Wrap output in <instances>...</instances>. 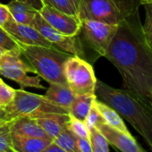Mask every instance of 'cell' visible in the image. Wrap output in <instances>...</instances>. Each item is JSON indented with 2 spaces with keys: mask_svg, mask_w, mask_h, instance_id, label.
Returning a JSON list of instances; mask_svg holds the SVG:
<instances>
[{
  "mask_svg": "<svg viewBox=\"0 0 152 152\" xmlns=\"http://www.w3.org/2000/svg\"><path fill=\"white\" fill-rule=\"evenodd\" d=\"M90 141L92 152H109V143L95 126L90 129Z\"/></svg>",
  "mask_w": 152,
  "mask_h": 152,
  "instance_id": "7402d4cb",
  "label": "cell"
},
{
  "mask_svg": "<svg viewBox=\"0 0 152 152\" xmlns=\"http://www.w3.org/2000/svg\"><path fill=\"white\" fill-rule=\"evenodd\" d=\"M93 105L98 109L99 113L100 114L103 121L108 124L109 126L122 132L124 133H129V130L126 127L123 118L120 116V115L111 107L107 105L106 103L102 102L101 100L96 99Z\"/></svg>",
  "mask_w": 152,
  "mask_h": 152,
  "instance_id": "ac0fdd59",
  "label": "cell"
},
{
  "mask_svg": "<svg viewBox=\"0 0 152 152\" xmlns=\"http://www.w3.org/2000/svg\"><path fill=\"white\" fill-rule=\"evenodd\" d=\"M69 114H48L41 117L35 118L39 125L54 140L69 121Z\"/></svg>",
  "mask_w": 152,
  "mask_h": 152,
  "instance_id": "5bb4252c",
  "label": "cell"
},
{
  "mask_svg": "<svg viewBox=\"0 0 152 152\" xmlns=\"http://www.w3.org/2000/svg\"><path fill=\"white\" fill-rule=\"evenodd\" d=\"M66 126L77 138L90 139V129L87 127L84 121L78 120L70 115Z\"/></svg>",
  "mask_w": 152,
  "mask_h": 152,
  "instance_id": "cb8c5ba5",
  "label": "cell"
},
{
  "mask_svg": "<svg viewBox=\"0 0 152 152\" xmlns=\"http://www.w3.org/2000/svg\"><path fill=\"white\" fill-rule=\"evenodd\" d=\"M19 44L22 56L27 59L38 76L49 84H66L64 76V64L72 55L56 47Z\"/></svg>",
  "mask_w": 152,
  "mask_h": 152,
  "instance_id": "3957f363",
  "label": "cell"
},
{
  "mask_svg": "<svg viewBox=\"0 0 152 152\" xmlns=\"http://www.w3.org/2000/svg\"><path fill=\"white\" fill-rule=\"evenodd\" d=\"M70 2L72 3V5L75 8V10L77 11V15H78V7H79V4H80V0H70Z\"/></svg>",
  "mask_w": 152,
  "mask_h": 152,
  "instance_id": "836d02e7",
  "label": "cell"
},
{
  "mask_svg": "<svg viewBox=\"0 0 152 152\" xmlns=\"http://www.w3.org/2000/svg\"><path fill=\"white\" fill-rule=\"evenodd\" d=\"M145 9V22L142 24L144 37L152 50V2L143 4Z\"/></svg>",
  "mask_w": 152,
  "mask_h": 152,
  "instance_id": "d4e9b609",
  "label": "cell"
},
{
  "mask_svg": "<svg viewBox=\"0 0 152 152\" xmlns=\"http://www.w3.org/2000/svg\"><path fill=\"white\" fill-rule=\"evenodd\" d=\"M77 145L80 152H92L90 139L77 138Z\"/></svg>",
  "mask_w": 152,
  "mask_h": 152,
  "instance_id": "4dcf8cb0",
  "label": "cell"
},
{
  "mask_svg": "<svg viewBox=\"0 0 152 152\" xmlns=\"http://www.w3.org/2000/svg\"><path fill=\"white\" fill-rule=\"evenodd\" d=\"M5 52H6V51H4V50H3L2 48H0V57H1V56H2V55H3V54L5 53Z\"/></svg>",
  "mask_w": 152,
  "mask_h": 152,
  "instance_id": "74e56055",
  "label": "cell"
},
{
  "mask_svg": "<svg viewBox=\"0 0 152 152\" xmlns=\"http://www.w3.org/2000/svg\"><path fill=\"white\" fill-rule=\"evenodd\" d=\"M15 94V90L7 84L0 78V106L6 107L14 99Z\"/></svg>",
  "mask_w": 152,
  "mask_h": 152,
  "instance_id": "83f0119b",
  "label": "cell"
},
{
  "mask_svg": "<svg viewBox=\"0 0 152 152\" xmlns=\"http://www.w3.org/2000/svg\"><path fill=\"white\" fill-rule=\"evenodd\" d=\"M48 114H69L68 109L59 107L45 96L24 91L15 90L13 101L5 107V119L10 122L19 117H41Z\"/></svg>",
  "mask_w": 152,
  "mask_h": 152,
  "instance_id": "5b68a950",
  "label": "cell"
},
{
  "mask_svg": "<svg viewBox=\"0 0 152 152\" xmlns=\"http://www.w3.org/2000/svg\"><path fill=\"white\" fill-rule=\"evenodd\" d=\"M52 141L49 139L25 137L12 133L14 152H42Z\"/></svg>",
  "mask_w": 152,
  "mask_h": 152,
  "instance_id": "9a60e30c",
  "label": "cell"
},
{
  "mask_svg": "<svg viewBox=\"0 0 152 152\" xmlns=\"http://www.w3.org/2000/svg\"><path fill=\"white\" fill-rule=\"evenodd\" d=\"M16 1H21V2L26 3V4L31 6L32 7H34L35 9H37L38 11L39 9H41V7H43V3L41 0H16Z\"/></svg>",
  "mask_w": 152,
  "mask_h": 152,
  "instance_id": "1f68e13d",
  "label": "cell"
},
{
  "mask_svg": "<svg viewBox=\"0 0 152 152\" xmlns=\"http://www.w3.org/2000/svg\"><path fill=\"white\" fill-rule=\"evenodd\" d=\"M150 1H151V2H152V0H150Z\"/></svg>",
  "mask_w": 152,
  "mask_h": 152,
  "instance_id": "f35d334b",
  "label": "cell"
},
{
  "mask_svg": "<svg viewBox=\"0 0 152 152\" xmlns=\"http://www.w3.org/2000/svg\"><path fill=\"white\" fill-rule=\"evenodd\" d=\"M0 75L15 82L22 89L30 87L45 90V87L40 83L39 76H30L27 72L20 68L0 67Z\"/></svg>",
  "mask_w": 152,
  "mask_h": 152,
  "instance_id": "4fadbf2b",
  "label": "cell"
},
{
  "mask_svg": "<svg viewBox=\"0 0 152 152\" xmlns=\"http://www.w3.org/2000/svg\"><path fill=\"white\" fill-rule=\"evenodd\" d=\"M95 95L126 120L152 152V107L131 91L115 89L99 80L97 81Z\"/></svg>",
  "mask_w": 152,
  "mask_h": 152,
  "instance_id": "7a4b0ae2",
  "label": "cell"
},
{
  "mask_svg": "<svg viewBox=\"0 0 152 152\" xmlns=\"http://www.w3.org/2000/svg\"><path fill=\"white\" fill-rule=\"evenodd\" d=\"M96 99L97 97L95 94L75 96L74 99L68 108L69 115L78 120L84 121Z\"/></svg>",
  "mask_w": 152,
  "mask_h": 152,
  "instance_id": "d6986e66",
  "label": "cell"
},
{
  "mask_svg": "<svg viewBox=\"0 0 152 152\" xmlns=\"http://www.w3.org/2000/svg\"><path fill=\"white\" fill-rule=\"evenodd\" d=\"M0 119H4L6 121V119H5V107H3L1 106H0Z\"/></svg>",
  "mask_w": 152,
  "mask_h": 152,
  "instance_id": "e575fe53",
  "label": "cell"
},
{
  "mask_svg": "<svg viewBox=\"0 0 152 152\" xmlns=\"http://www.w3.org/2000/svg\"><path fill=\"white\" fill-rule=\"evenodd\" d=\"M7 123H8V122L5 121L4 119H0V125H3V124H7Z\"/></svg>",
  "mask_w": 152,
  "mask_h": 152,
  "instance_id": "d590c367",
  "label": "cell"
},
{
  "mask_svg": "<svg viewBox=\"0 0 152 152\" xmlns=\"http://www.w3.org/2000/svg\"><path fill=\"white\" fill-rule=\"evenodd\" d=\"M44 96L54 104L68 109L76 95L67 84L50 83Z\"/></svg>",
  "mask_w": 152,
  "mask_h": 152,
  "instance_id": "2e32d148",
  "label": "cell"
},
{
  "mask_svg": "<svg viewBox=\"0 0 152 152\" xmlns=\"http://www.w3.org/2000/svg\"><path fill=\"white\" fill-rule=\"evenodd\" d=\"M4 29L19 43L30 46L54 47L33 26L18 23L11 17Z\"/></svg>",
  "mask_w": 152,
  "mask_h": 152,
  "instance_id": "8fae6325",
  "label": "cell"
},
{
  "mask_svg": "<svg viewBox=\"0 0 152 152\" xmlns=\"http://www.w3.org/2000/svg\"><path fill=\"white\" fill-rule=\"evenodd\" d=\"M105 57L120 72L125 90L152 107V50L139 10L118 25Z\"/></svg>",
  "mask_w": 152,
  "mask_h": 152,
  "instance_id": "6da1fadb",
  "label": "cell"
},
{
  "mask_svg": "<svg viewBox=\"0 0 152 152\" xmlns=\"http://www.w3.org/2000/svg\"><path fill=\"white\" fill-rule=\"evenodd\" d=\"M0 48H2L6 52H15L21 54L19 42L2 27H0Z\"/></svg>",
  "mask_w": 152,
  "mask_h": 152,
  "instance_id": "603a6c76",
  "label": "cell"
},
{
  "mask_svg": "<svg viewBox=\"0 0 152 152\" xmlns=\"http://www.w3.org/2000/svg\"><path fill=\"white\" fill-rule=\"evenodd\" d=\"M7 6L14 21L25 25H33L35 16L38 14L37 9L26 3L16 0H11V2Z\"/></svg>",
  "mask_w": 152,
  "mask_h": 152,
  "instance_id": "e0dca14e",
  "label": "cell"
},
{
  "mask_svg": "<svg viewBox=\"0 0 152 152\" xmlns=\"http://www.w3.org/2000/svg\"><path fill=\"white\" fill-rule=\"evenodd\" d=\"M0 152H14L9 122L0 125Z\"/></svg>",
  "mask_w": 152,
  "mask_h": 152,
  "instance_id": "484cf974",
  "label": "cell"
},
{
  "mask_svg": "<svg viewBox=\"0 0 152 152\" xmlns=\"http://www.w3.org/2000/svg\"><path fill=\"white\" fill-rule=\"evenodd\" d=\"M22 54L15 52H5L0 57V67L20 68L27 72H34V69L21 58Z\"/></svg>",
  "mask_w": 152,
  "mask_h": 152,
  "instance_id": "ffe728a7",
  "label": "cell"
},
{
  "mask_svg": "<svg viewBox=\"0 0 152 152\" xmlns=\"http://www.w3.org/2000/svg\"><path fill=\"white\" fill-rule=\"evenodd\" d=\"M141 5V0H80L78 17L119 25Z\"/></svg>",
  "mask_w": 152,
  "mask_h": 152,
  "instance_id": "277c9868",
  "label": "cell"
},
{
  "mask_svg": "<svg viewBox=\"0 0 152 152\" xmlns=\"http://www.w3.org/2000/svg\"><path fill=\"white\" fill-rule=\"evenodd\" d=\"M32 26L54 47L70 55L77 56L85 59L84 50L78 34L76 36H66L61 33L49 25L40 16L39 12L35 16Z\"/></svg>",
  "mask_w": 152,
  "mask_h": 152,
  "instance_id": "ba28073f",
  "label": "cell"
},
{
  "mask_svg": "<svg viewBox=\"0 0 152 152\" xmlns=\"http://www.w3.org/2000/svg\"><path fill=\"white\" fill-rule=\"evenodd\" d=\"M66 84L76 95H94L98 79L91 64L77 56H70L64 64Z\"/></svg>",
  "mask_w": 152,
  "mask_h": 152,
  "instance_id": "8992f818",
  "label": "cell"
},
{
  "mask_svg": "<svg viewBox=\"0 0 152 152\" xmlns=\"http://www.w3.org/2000/svg\"><path fill=\"white\" fill-rule=\"evenodd\" d=\"M141 2H142V5H143V4H146V3H149L151 1H150V0H141Z\"/></svg>",
  "mask_w": 152,
  "mask_h": 152,
  "instance_id": "8d00e7d4",
  "label": "cell"
},
{
  "mask_svg": "<svg viewBox=\"0 0 152 152\" xmlns=\"http://www.w3.org/2000/svg\"><path fill=\"white\" fill-rule=\"evenodd\" d=\"M42 152H66L58 145H56L54 141H52Z\"/></svg>",
  "mask_w": 152,
  "mask_h": 152,
  "instance_id": "d6a6232c",
  "label": "cell"
},
{
  "mask_svg": "<svg viewBox=\"0 0 152 152\" xmlns=\"http://www.w3.org/2000/svg\"><path fill=\"white\" fill-rule=\"evenodd\" d=\"M80 21L81 25L78 37L83 48L84 55L87 48L94 55L95 59L99 56H105L118 25L94 20Z\"/></svg>",
  "mask_w": 152,
  "mask_h": 152,
  "instance_id": "52a82bcc",
  "label": "cell"
},
{
  "mask_svg": "<svg viewBox=\"0 0 152 152\" xmlns=\"http://www.w3.org/2000/svg\"><path fill=\"white\" fill-rule=\"evenodd\" d=\"M41 1L43 5H48L63 13L77 15V11L75 10L70 0H41Z\"/></svg>",
  "mask_w": 152,
  "mask_h": 152,
  "instance_id": "4316f807",
  "label": "cell"
},
{
  "mask_svg": "<svg viewBox=\"0 0 152 152\" xmlns=\"http://www.w3.org/2000/svg\"><path fill=\"white\" fill-rule=\"evenodd\" d=\"M102 120V117L100 115V114L99 113L98 109L95 107V106L93 105L89 112V114L87 115L85 120H84V123L85 124L87 125V127L89 129L92 128V127H95L96 124L100 121Z\"/></svg>",
  "mask_w": 152,
  "mask_h": 152,
  "instance_id": "f1b7e54d",
  "label": "cell"
},
{
  "mask_svg": "<svg viewBox=\"0 0 152 152\" xmlns=\"http://www.w3.org/2000/svg\"><path fill=\"white\" fill-rule=\"evenodd\" d=\"M38 12L49 25L61 33L66 36H76L79 33L81 21L77 15L63 13L48 5H43Z\"/></svg>",
  "mask_w": 152,
  "mask_h": 152,
  "instance_id": "9c48e42d",
  "label": "cell"
},
{
  "mask_svg": "<svg viewBox=\"0 0 152 152\" xmlns=\"http://www.w3.org/2000/svg\"><path fill=\"white\" fill-rule=\"evenodd\" d=\"M11 17L12 16L7 6L0 3V27L4 28V26L7 24Z\"/></svg>",
  "mask_w": 152,
  "mask_h": 152,
  "instance_id": "f546056e",
  "label": "cell"
},
{
  "mask_svg": "<svg viewBox=\"0 0 152 152\" xmlns=\"http://www.w3.org/2000/svg\"><path fill=\"white\" fill-rule=\"evenodd\" d=\"M11 132L20 136L51 140L34 118L23 116L9 122Z\"/></svg>",
  "mask_w": 152,
  "mask_h": 152,
  "instance_id": "7c38bea8",
  "label": "cell"
},
{
  "mask_svg": "<svg viewBox=\"0 0 152 152\" xmlns=\"http://www.w3.org/2000/svg\"><path fill=\"white\" fill-rule=\"evenodd\" d=\"M53 141L66 152H80L77 145V137L67 128V126L62 130Z\"/></svg>",
  "mask_w": 152,
  "mask_h": 152,
  "instance_id": "44dd1931",
  "label": "cell"
},
{
  "mask_svg": "<svg viewBox=\"0 0 152 152\" xmlns=\"http://www.w3.org/2000/svg\"><path fill=\"white\" fill-rule=\"evenodd\" d=\"M96 127L106 137L110 145L122 152H147L137 142L136 139L131 134V132H122L107 124L103 119L96 124Z\"/></svg>",
  "mask_w": 152,
  "mask_h": 152,
  "instance_id": "30bf717a",
  "label": "cell"
}]
</instances>
